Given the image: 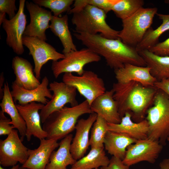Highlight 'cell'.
Here are the masks:
<instances>
[{"mask_svg": "<svg viewBox=\"0 0 169 169\" xmlns=\"http://www.w3.org/2000/svg\"><path fill=\"white\" fill-rule=\"evenodd\" d=\"M17 130L13 129L7 137L0 140V164L13 166L18 162L23 165L29 155V149L23 143Z\"/></svg>", "mask_w": 169, "mask_h": 169, "instance_id": "obj_11", "label": "cell"}, {"mask_svg": "<svg viewBox=\"0 0 169 169\" xmlns=\"http://www.w3.org/2000/svg\"><path fill=\"white\" fill-rule=\"evenodd\" d=\"M137 141L125 134L108 131L104 139V148L111 155L123 160L128 147Z\"/></svg>", "mask_w": 169, "mask_h": 169, "instance_id": "obj_25", "label": "cell"}, {"mask_svg": "<svg viewBox=\"0 0 169 169\" xmlns=\"http://www.w3.org/2000/svg\"><path fill=\"white\" fill-rule=\"evenodd\" d=\"M106 13L95 6L88 5L79 12L73 14L71 22L75 26V33L95 35L100 33L109 39L119 38L120 31L111 28L106 21Z\"/></svg>", "mask_w": 169, "mask_h": 169, "instance_id": "obj_4", "label": "cell"}, {"mask_svg": "<svg viewBox=\"0 0 169 169\" xmlns=\"http://www.w3.org/2000/svg\"><path fill=\"white\" fill-rule=\"evenodd\" d=\"M143 0H118L114 5L112 11L121 20L126 19L143 8Z\"/></svg>", "mask_w": 169, "mask_h": 169, "instance_id": "obj_30", "label": "cell"}, {"mask_svg": "<svg viewBox=\"0 0 169 169\" xmlns=\"http://www.w3.org/2000/svg\"><path fill=\"white\" fill-rule=\"evenodd\" d=\"M25 2V0H20L18 10L15 16L9 20L5 18L2 23V27L7 34V44L19 55L24 51L23 38L27 23L24 13Z\"/></svg>", "mask_w": 169, "mask_h": 169, "instance_id": "obj_12", "label": "cell"}, {"mask_svg": "<svg viewBox=\"0 0 169 169\" xmlns=\"http://www.w3.org/2000/svg\"><path fill=\"white\" fill-rule=\"evenodd\" d=\"M112 90L106 91L96 98L90 105L93 113L104 119L108 123L119 124L121 117L117 103Z\"/></svg>", "mask_w": 169, "mask_h": 169, "instance_id": "obj_19", "label": "cell"}, {"mask_svg": "<svg viewBox=\"0 0 169 169\" xmlns=\"http://www.w3.org/2000/svg\"><path fill=\"white\" fill-rule=\"evenodd\" d=\"M163 146L158 141L148 138L137 140L128 147L122 161L130 166L143 161L154 163L162 150Z\"/></svg>", "mask_w": 169, "mask_h": 169, "instance_id": "obj_13", "label": "cell"}, {"mask_svg": "<svg viewBox=\"0 0 169 169\" xmlns=\"http://www.w3.org/2000/svg\"><path fill=\"white\" fill-rule=\"evenodd\" d=\"M157 8L143 7L130 17L122 20V28L119 38L125 44L135 48L151 27Z\"/></svg>", "mask_w": 169, "mask_h": 169, "instance_id": "obj_6", "label": "cell"}, {"mask_svg": "<svg viewBox=\"0 0 169 169\" xmlns=\"http://www.w3.org/2000/svg\"><path fill=\"white\" fill-rule=\"evenodd\" d=\"M110 159L104 148H91L86 156L77 160L70 169H95L107 166Z\"/></svg>", "mask_w": 169, "mask_h": 169, "instance_id": "obj_28", "label": "cell"}, {"mask_svg": "<svg viewBox=\"0 0 169 169\" xmlns=\"http://www.w3.org/2000/svg\"><path fill=\"white\" fill-rule=\"evenodd\" d=\"M97 115L90 114L86 119L78 120L75 126V134L70 145V152L76 161L84 156L90 146L89 134Z\"/></svg>", "mask_w": 169, "mask_h": 169, "instance_id": "obj_16", "label": "cell"}, {"mask_svg": "<svg viewBox=\"0 0 169 169\" xmlns=\"http://www.w3.org/2000/svg\"><path fill=\"white\" fill-rule=\"evenodd\" d=\"M11 120L6 116L4 113L0 111V135H9L14 128L11 125L10 122Z\"/></svg>", "mask_w": 169, "mask_h": 169, "instance_id": "obj_36", "label": "cell"}, {"mask_svg": "<svg viewBox=\"0 0 169 169\" xmlns=\"http://www.w3.org/2000/svg\"><path fill=\"white\" fill-rule=\"evenodd\" d=\"M20 166L18 164H17L12 166V167L8 169H18ZM0 169H6L3 168L1 166H0Z\"/></svg>", "mask_w": 169, "mask_h": 169, "instance_id": "obj_42", "label": "cell"}, {"mask_svg": "<svg viewBox=\"0 0 169 169\" xmlns=\"http://www.w3.org/2000/svg\"><path fill=\"white\" fill-rule=\"evenodd\" d=\"M16 105L26 124L25 137L27 140L30 141L32 136L40 140L46 138L47 134L41 126V121L38 112L43 108L44 105L35 102L24 105Z\"/></svg>", "mask_w": 169, "mask_h": 169, "instance_id": "obj_15", "label": "cell"}, {"mask_svg": "<svg viewBox=\"0 0 169 169\" xmlns=\"http://www.w3.org/2000/svg\"><path fill=\"white\" fill-rule=\"evenodd\" d=\"M130 167L125 164L121 159L112 156L107 166L100 168V169H130Z\"/></svg>", "mask_w": 169, "mask_h": 169, "instance_id": "obj_37", "label": "cell"}, {"mask_svg": "<svg viewBox=\"0 0 169 169\" xmlns=\"http://www.w3.org/2000/svg\"><path fill=\"white\" fill-rule=\"evenodd\" d=\"M146 119L149 126L148 138L165 145L169 136V96L157 88Z\"/></svg>", "mask_w": 169, "mask_h": 169, "instance_id": "obj_5", "label": "cell"}, {"mask_svg": "<svg viewBox=\"0 0 169 169\" xmlns=\"http://www.w3.org/2000/svg\"><path fill=\"white\" fill-rule=\"evenodd\" d=\"M15 0H0V12L7 14L9 19L16 15L15 11L17 10L15 5Z\"/></svg>", "mask_w": 169, "mask_h": 169, "instance_id": "obj_33", "label": "cell"}, {"mask_svg": "<svg viewBox=\"0 0 169 169\" xmlns=\"http://www.w3.org/2000/svg\"><path fill=\"white\" fill-rule=\"evenodd\" d=\"M95 169H100V168H97Z\"/></svg>", "mask_w": 169, "mask_h": 169, "instance_id": "obj_46", "label": "cell"}, {"mask_svg": "<svg viewBox=\"0 0 169 169\" xmlns=\"http://www.w3.org/2000/svg\"><path fill=\"white\" fill-rule=\"evenodd\" d=\"M4 80V74L3 72L0 74V99H2L3 95V88L2 89V87L3 84Z\"/></svg>", "mask_w": 169, "mask_h": 169, "instance_id": "obj_40", "label": "cell"}, {"mask_svg": "<svg viewBox=\"0 0 169 169\" xmlns=\"http://www.w3.org/2000/svg\"><path fill=\"white\" fill-rule=\"evenodd\" d=\"M12 68L15 75L14 81L18 86L27 90L37 88L41 83L34 74L33 67L27 60L16 56L13 58Z\"/></svg>", "mask_w": 169, "mask_h": 169, "instance_id": "obj_22", "label": "cell"}, {"mask_svg": "<svg viewBox=\"0 0 169 169\" xmlns=\"http://www.w3.org/2000/svg\"><path fill=\"white\" fill-rule=\"evenodd\" d=\"M159 166L160 169H169V157L163 159Z\"/></svg>", "mask_w": 169, "mask_h": 169, "instance_id": "obj_39", "label": "cell"}, {"mask_svg": "<svg viewBox=\"0 0 169 169\" xmlns=\"http://www.w3.org/2000/svg\"><path fill=\"white\" fill-rule=\"evenodd\" d=\"M64 54L63 59L52 62L51 70L55 78L63 73H75L81 75L86 65L98 62L101 59V56L86 47Z\"/></svg>", "mask_w": 169, "mask_h": 169, "instance_id": "obj_7", "label": "cell"}, {"mask_svg": "<svg viewBox=\"0 0 169 169\" xmlns=\"http://www.w3.org/2000/svg\"><path fill=\"white\" fill-rule=\"evenodd\" d=\"M33 3L40 7L49 8L54 16L60 17L63 13L68 12L71 9L70 6L74 2L73 0H34Z\"/></svg>", "mask_w": 169, "mask_h": 169, "instance_id": "obj_32", "label": "cell"}, {"mask_svg": "<svg viewBox=\"0 0 169 169\" xmlns=\"http://www.w3.org/2000/svg\"><path fill=\"white\" fill-rule=\"evenodd\" d=\"M73 34L86 48L103 57L107 64L114 70L128 64L146 66L144 60L135 48L125 44L119 38L109 39L100 34L74 33Z\"/></svg>", "mask_w": 169, "mask_h": 169, "instance_id": "obj_1", "label": "cell"}, {"mask_svg": "<svg viewBox=\"0 0 169 169\" xmlns=\"http://www.w3.org/2000/svg\"><path fill=\"white\" fill-rule=\"evenodd\" d=\"M117 83L125 84L131 81L139 82L145 86L153 87L156 79L147 66H140L129 64L114 70Z\"/></svg>", "mask_w": 169, "mask_h": 169, "instance_id": "obj_18", "label": "cell"}, {"mask_svg": "<svg viewBox=\"0 0 169 169\" xmlns=\"http://www.w3.org/2000/svg\"><path fill=\"white\" fill-rule=\"evenodd\" d=\"M73 138L72 134H70L62 139L58 149L52 153L45 169H68L67 166L76 162L70 151Z\"/></svg>", "mask_w": 169, "mask_h": 169, "instance_id": "obj_24", "label": "cell"}, {"mask_svg": "<svg viewBox=\"0 0 169 169\" xmlns=\"http://www.w3.org/2000/svg\"><path fill=\"white\" fill-rule=\"evenodd\" d=\"M57 141L46 138L40 140L37 148L29 150V156L22 166L29 169H45L52 153L59 146Z\"/></svg>", "mask_w": 169, "mask_h": 169, "instance_id": "obj_21", "label": "cell"}, {"mask_svg": "<svg viewBox=\"0 0 169 169\" xmlns=\"http://www.w3.org/2000/svg\"><path fill=\"white\" fill-rule=\"evenodd\" d=\"M121 118L126 112L139 122L144 120L148 109L152 105L157 88L145 86L131 81L125 84L116 83L112 88Z\"/></svg>", "mask_w": 169, "mask_h": 169, "instance_id": "obj_2", "label": "cell"}, {"mask_svg": "<svg viewBox=\"0 0 169 169\" xmlns=\"http://www.w3.org/2000/svg\"><path fill=\"white\" fill-rule=\"evenodd\" d=\"M68 21L67 14L60 17L53 15L49 26L51 31L61 41L63 47V54L77 50L69 29Z\"/></svg>", "mask_w": 169, "mask_h": 169, "instance_id": "obj_27", "label": "cell"}, {"mask_svg": "<svg viewBox=\"0 0 169 169\" xmlns=\"http://www.w3.org/2000/svg\"><path fill=\"white\" fill-rule=\"evenodd\" d=\"M108 131L107 121L97 115L91 129L89 143L91 148L104 147V139Z\"/></svg>", "mask_w": 169, "mask_h": 169, "instance_id": "obj_31", "label": "cell"}, {"mask_svg": "<svg viewBox=\"0 0 169 169\" xmlns=\"http://www.w3.org/2000/svg\"><path fill=\"white\" fill-rule=\"evenodd\" d=\"M6 18V13L0 12V25L2 24L3 21Z\"/></svg>", "mask_w": 169, "mask_h": 169, "instance_id": "obj_41", "label": "cell"}, {"mask_svg": "<svg viewBox=\"0 0 169 169\" xmlns=\"http://www.w3.org/2000/svg\"><path fill=\"white\" fill-rule=\"evenodd\" d=\"M167 141H169V136L167 138Z\"/></svg>", "mask_w": 169, "mask_h": 169, "instance_id": "obj_45", "label": "cell"}, {"mask_svg": "<svg viewBox=\"0 0 169 169\" xmlns=\"http://www.w3.org/2000/svg\"><path fill=\"white\" fill-rule=\"evenodd\" d=\"M23 45L29 50L34 64V72L36 77L40 78L41 71L43 65L49 61H56L63 59L64 54L59 53L50 44L38 38L23 36Z\"/></svg>", "mask_w": 169, "mask_h": 169, "instance_id": "obj_10", "label": "cell"}, {"mask_svg": "<svg viewBox=\"0 0 169 169\" xmlns=\"http://www.w3.org/2000/svg\"><path fill=\"white\" fill-rule=\"evenodd\" d=\"M149 50L159 56H169V37L162 42L158 43Z\"/></svg>", "mask_w": 169, "mask_h": 169, "instance_id": "obj_35", "label": "cell"}, {"mask_svg": "<svg viewBox=\"0 0 169 169\" xmlns=\"http://www.w3.org/2000/svg\"><path fill=\"white\" fill-rule=\"evenodd\" d=\"M108 131L125 134L138 140L148 138L149 126L145 119L135 122L132 120V115L129 112H126L119 124L108 123Z\"/></svg>", "mask_w": 169, "mask_h": 169, "instance_id": "obj_20", "label": "cell"}, {"mask_svg": "<svg viewBox=\"0 0 169 169\" xmlns=\"http://www.w3.org/2000/svg\"><path fill=\"white\" fill-rule=\"evenodd\" d=\"M93 112L88 102L84 100L74 106H65L50 114L43 123L47 139H62L75 129L78 119L85 114Z\"/></svg>", "mask_w": 169, "mask_h": 169, "instance_id": "obj_3", "label": "cell"}, {"mask_svg": "<svg viewBox=\"0 0 169 169\" xmlns=\"http://www.w3.org/2000/svg\"><path fill=\"white\" fill-rule=\"evenodd\" d=\"M118 0H88V5L95 6L104 11L106 14L112 11Z\"/></svg>", "mask_w": 169, "mask_h": 169, "instance_id": "obj_34", "label": "cell"}, {"mask_svg": "<svg viewBox=\"0 0 169 169\" xmlns=\"http://www.w3.org/2000/svg\"><path fill=\"white\" fill-rule=\"evenodd\" d=\"M26 5L30 15V23L26 27L24 36L47 40L46 30L49 28V22L52 17L51 11L33 2H26Z\"/></svg>", "mask_w": 169, "mask_h": 169, "instance_id": "obj_14", "label": "cell"}, {"mask_svg": "<svg viewBox=\"0 0 169 169\" xmlns=\"http://www.w3.org/2000/svg\"><path fill=\"white\" fill-rule=\"evenodd\" d=\"M49 90L53 92L52 98L40 110L41 122L43 123L48 117L53 112L65 107L67 104L71 106L78 104L76 99V89L63 81H54L49 84Z\"/></svg>", "mask_w": 169, "mask_h": 169, "instance_id": "obj_9", "label": "cell"}, {"mask_svg": "<svg viewBox=\"0 0 169 169\" xmlns=\"http://www.w3.org/2000/svg\"><path fill=\"white\" fill-rule=\"evenodd\" d=\"M150 68L151 75L157 81L169 79V56L157 55L149 50L138 52Z\"/></svg>", "mask_w": 169, "mask_h": 169, "instance_id": "obj_26", "label": "cell"}, {"mask_svg": "<svg viewBox=\"0 0 169 169\" xmlns=\"http://www.w3.org/2000/svg\"><path fill=\"white\" fill-rule=\"evenodd\" d=\"M18 169H29L28 168L24 167L22 165L21 166L19 167Z\"/></svg>", "mask_w": 169, "mask_h": 169, "instance_id": "obj_43", "label": "cell"}, {"mask_svg": "<svg viewBox=\"0 0 169 169\" xmlns=\"http://www.w3.org/2000/svg\"><path fill=\"white\" fill-rule=\"evenodd\" d=\"M164 3L169 5V0H165L164 1Z\"/></svg>", "mask_w": 169, "mask_h": 169, "instance_id": "obj_44", "label": "cell"}, {"mask_svg": "<svg viewBox=\"0 0 169 169\" xmlns=\"http://www.w3.org/2000/svg\"><path fill=\"white\" fill-rule=\"evenodd\" d=\"M62 81L74 87L90 105L96 98L106 91L103 79L92 71L84 70L81 75L79 76L71 73H64Z\"/></svg>", "mask_w": 169, "mask_h": 169, "instance_id": "obj_8", "label": "cell"}, {"mask_svg": "<svg viewBox=\"0 0 169 169\" xmlns=\"http://www.w3.org/2000/svg\"><path fill=\"white\" fill-rule=\"evenodd\" d=\"M0 106L1 110L9 115L11 120L10 124L18 130L20 139L23 141L26 135V124L14 104L7 82L4 84L3 95Z\"/></svg>", "mask_w": 169, "mask_h": 169, "instance_id": "obj_23", "label": "cell"}, {"mask_svg": "<svg viewBox=\"0 0 169 169\" xmlns=\"http://www.w3.org/2000/svg\"><path fill=\"white\" fill-rule=\"evenodd\" d=\"M162 21L161 24L155 29H149L141 42L136 47L138 52L149 50L159 43L160 37L164 32L169 30V14L157 13L156 14Z\"/></svg>", "mask_w": 169, "mask_h": 169, "instance_id": "obj_29", "label": "cell"}, {"mask_svg": "<svg viewBox=\"0 0 169 169\" xmlns=\"http://www.w3.org/2000/svg\"><path fill=\"white\" fill-rule=\"evenodd\" d=\"M154 86L165 92L169 96V79H165L160 81H156Z\"/></svg>", "mask_w": 169, "mask_h": 169, "instance_id": "obj_38", "label": "cell"}, {"mask_svg": "<svg viewBox=\"0 0 169 169\" xmlns=\"http://www.w3.org/2000/svg\"><path fill=\"white\" fill-rule=\"evenodd\" d=\"M49 85V80L46 76L43 78L38 87L32 90H27L20 87L13 82L11 94L14 103L18 101L19 105H24L37 102L45 105L49 101L46 98L50 99L52 96L51 91L48 88Z\"/></svg>", "mask_w": 169, "mask_h": 169, "instance_id": "obj_17", "label": "cell"}]
</instances>
